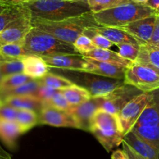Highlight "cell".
Returning a JSON list of instances; mask_svg holds the SVG:
<instances>
[{
	"label": "cell",
	"mask_w": 159,
	"mask_h": 159,
	"mask_svg": "<svg viewBox=\"0 0 159 159\" xmlns=\"http://www.w3.org/2000/svg\"><path fill=\"white\" fill-rule=\"evenodd\" d=\"M31 19L59 21L91 12L88 0H32L22 4Z\"/></svg>",
	"instance_id": "1"
},
{
	"label": "cell",
	"mask_w": 159,
	"mask_h": 159,
	"mask_svg": "<svg viewBox=\"0 0 159 159\" xmlns=\"http://www.w3.org/2000/svg\"><path fill=\"white\" fill-rule=\"evenodd\" d=\"M31 24L32 27L70 44L74 43L75 41L80 35L84 34L88 29L99 26L92 12L59 21L31 19Z\"/></svg>",
	"instance_id": "2"
},
{
	"label": "cell",
	"mask_w": 159,
	"mask_h": 159,
	"mask_svg": "<svg viewBox=\"0 0 159 159\" xmlns=\"http://www.w3.org/2000/svg\"><path fill=\"white\" fill-rule=\"evenodd\" d=\"M23 47L28 55L40 57L57 55H80L73 44L63 42L34 27L26 36Z\"/></svg>",
	"instance_id": "3"
},
{
	"label": "cell",
	"mask_w": 159,
	"mask_h": 159,
	"mask_svg": "<svg viewBox=\"0 0 159 159\" xmlns=\"http://www.w3.org/2000/svg\"><path fill=\"white\" fill-rule=\"evenodd\" d=\"M157 13L145 5L129 2L103 11L93 13L98 24L103 27H119Z\"/></svg>",
	"instance_id": "4"
},
{
	"label": "cell",
	"mask_w": 159,
	"mask_h": 159,
	"mask_svg": "<svg viewBox=\"0 0 159 159\" xmlns=\"http://www.w3.org/2000/svg\"><path fill=\"white\" fill-rule=\"evenodd\" d=\"M90 131L108 152L122 144L124 138L117 115L101 108L93 115Z\"/></svg>",
	"instance_id": "5"
},
{
	"label": "cell",
	"mask_w": 159,
	"mask_h": 159,
	"mask_svg": "<svg viewBox=\"0 0 159 159\" xmlns=\"http://www.w3.org/2000/svg\"><path fill=\"white\" fill-rule=\"evenodd\" d=\"M60 73L73 84L88 90L92 98L103 97L124 84V80L105 77L86 72L60 70Z\"/></svg>",
	"instance_id": "6"
},
{
	"label": "cell",
	"mask_w": 159,
	"mask_h": 159,
	"mask_svg": "<svg viewBox=\"0 0 159 159\" xmlns=\"http://www.w3.org/2000/svg\"><path fill=\"white\" fill-rule=\"evenodd\" d=\"M124 84L134 86L141 92H154L159 90V71L148 66L134 62L126 69Z\"/></svg>",
	"instance_id": "7"
},
{
	"label": "cell",
	"mask_w": 159,
	"mask_h": 159,
	"mask_svg": "<svg viewBox=\"0 0 159 159\" xmlns=\"http://www.w3.org/2000/svg\"><path fill=\"white\" fill-rule=\"evenodd\" d=\"M154 96V92H142L124 105L117 116L123 136L130 132L139 117Z\"/></svg>",
	"instance_id": "8"
},
{
	"label": "cell",
	"mask_w": 159,
	"mask_h": 159,
	"mask_svg": "<svg viewBox=\"0 0 159 159\" xmlns=\"http://www.w3.org/2000/svg\"><path fill=\"white\" fill-rule=\"evenodd\" d=\"M140 93H142L141 91L134 86L124 84L102 97L101 108L111 114L118 115L127 102Z\"/></svg>",
	"instance_id": "9"
},
{
	"label": "cell",
	"mask_w": 159,
	"mask_h": 159,
	"mask_svg": "<svg viewBox=\"0 0 159 159\" xmlns=\"http://www.w3.org/2000/svg\"><path fill=\"white\" fill-rule=\"evenodd\" d=\"M38 123L56 127L79 129L77 122L70 111H62L47 104H43L39 111Z\"/></svg>",
	"instance_id": "10"
},
{
	"label": "cell",
	"mask_w": 159,
	"mask_h": 159,
	"mask_svg": "<svg viewBox=\"0 0 159 159\" xmlns=\"http://www.w3.org/2000/svg\"><path fill=\"white\" fill-rule=\"evenodd\" d=\"M32 28L30 13L15 20L0 32V47L7 44H22Z\"/></svg>",
	"instance_id": "11"
},
{
	"label": "cell",
	"mask_w": 159,
	"mask_h": 159,
	"mask_svg": "<svg viewBox=\"0 0 159 159\" xmlns=\"http://www.w3.org/2000/svg\"><path fill=\"white\" fill-rule=\"evenodd\" d=\"M156 15L138 20L125 26L119 27V28L127 32L135 38L140 45H148L154 33Z\"/></svg>",
	"instance_id": "12"
},
{
	"label": "cell",
	"mask_w": 159,
	"mask_h": 159,
	"mask_svg": "<svg viewBox=\"0 0 159 159\" xmlns=\"http://www.w3.org/2000/svg\"><path fill=\"white\" fill-rule=\"evenodd\" d=\"M49 68L58 70H75L84 72L88 67L89 62L81 55H57L42 56Z\"/></svg>",
	"instance_id": "13"
},
{
	"label": "cell",
	"mask_w": 159,
	"mask_h": 159,
	"mask_svg": "<svg viewBox=\"0 0 159 159\" xmlns=\"http://www.w3.org/2000/svg\"><path fill=\"white\" fill-rule=\"evenodd\" d=\"M102 102V97L91 98L89 101L81 105L72 107L70 111L76 119L80 129L90 131L93 115L101 108Z\"/></svg>",
	"instance_id": "14"
},
{
	"label": "cell",
	"mask_w": 159,
	"mask_h": 159,
	"mask_svg": "<svg viewBox=\"0 0 159 159\" xmlns=\"http://www.w3.org/2000/svg\"><path fill=\"white\" fill-rule=\"evenodd\" d=\"M84 59L89 62V65L84 72L105 76V77L124 80L125 73L127 68L120 66L113 65L108 62H101L91 58L84 57Z\"/></svg>",
	"instance_id": "15"
},
{
	"label": "cell",
	"mask_w": 159,
	"mask_h": 159,
	"mask_svg": "<svg viewBox=\"0 0 159 159\" xmlns=\"http://www.w3.org/2000/svg\"><path fill=\"white\" fill-rule=\"evenodd\" d=\"M123 140L134 150L145 159H159V150L147 143L134 134L133 131L124 136Z\"/></svg>",
	"instance_id": "16"
},
{
	"label": "cell",
	"mask_w": 159,
	"mask_h": 159,
	"mask_svg": "<svg viewBox=\"0 0 159 159\" xmlns=\"http://www.w3.org/2000/svg\"><path fill=\"white\" fill-rule=\"evenodd\" d=\"M22 62L23 73L31 79H40L49 72L50 68L40 56L27 55L22 58Z\"/></svg>",
	"instance_id": "17"
},
{
	"label": "cell",
	"mask_w": 159,
	"mask_h": 159,
	"mask_svg": "<svg viewBox=\"0 0 159 159\" xmlns=\"http://www.w3.org/2000/svg\"><path fill=\"white\" fill-rule=\"evenodd\" d=\"M93 30L99 34L102 35L114 45L122 43H129L133 45H140L139 42L134 38H133L127 32L124 31L119 27H103V26H97L92 27Z\"/></svg>",
	"instance_id": "18"
},
{
	"label": "cell",
	"mask_w": 159,
	"mask_h": 159,
	"mask_svg": "<svg viewBox=\"0 0 159 159\" xmlns=\"http://www.w3.org/2000/svg\"><path fill=\"white\" fill-rule=\"evenodd\" d=\"M83 56L84 57L91 58V59H95L98 61H101V62L120 66H123L125 68H129L134 64V62L124 59L118 52H113L110 49L95 48L92 51L84 55Z\"/></svg>",
	"instance_id": "19"
},
{
	"label": "cell",
	"mask_w": 159,
	"mask_h": 159,
	"mask_svg": "<svg viewBox=\"0 0 159 159\" xmlns=\"http://www.w3.org/2000/svg\"><path fill=\"white\" fill-rule=\"evenodd\" d=\"M159 126V93H157V91L154 92L152 99L144 108L134 126Z\"/></svg>",
	"instance_id": "20"
},
{
	"label": "cell",
	"mask_w": 159,
	"mask_h": 159,
	"mask_svg": "<svg viewBox=\"0 0 159 159\" xmlns=\"http://www.w3.org/2000/svg\"><path fill=\"white\" fill-rule=\"evenodd\" d=\"M2 102L16 110L30 109L35 111H40L43 105V103L34 95L13 96L7 98Z\"/></svg>",
	"instance_id": "21"
},
{
	"label": "cell",
	"mask_w": 159,
	"mask_h": 159,
	"mask_svg": "<svg viewBox=\"0 0 159 159\" xmlns=\"http://www.w3.org/2000/svg\"><path fill=\"white\" fill-rule=\"evenodd\" d=\"M134 62L148 66L159 71V47L150 45H140L138 56Z\"/></svg>",
	"instance_id": "22"
},
{
	"label": "cell",
	"mask_w": 159,
	"mask_h": 159,
	"mask_svg": "<svg viewBox=\"0 0 159 159\" xmlns=\"http://www.w3.org/2000/svg\"><path fill=\"white\" fill-rule=\"evenodd\" d=\"M61 92L72 107L78 106L92 98L88 90L75 84L69 88L61 90Z\"/></svg>",
	"instance_id": "23"
},
{
	"label": "cell",
	"mask_w": 159,
	"mask_h": 159,
	"mask_svg": "<svg viewBox=\"0 0 159 159\" xmlns=\"http://www.w3.org/2000/svg\"><path fill=\"white\" fill-rule=\"evenodd\" d=\"M22 134L16 121L0 119V138L10 148H13L16 139Z\"/></svg>",
	"instance_id": "24"
},
{
	"label": "cell",
	"mask_w": 159,
	"mask_h": 159,
	"mask_svg": "<svg viewBox=\"0 0 159 159\" xmlns=\"http://www.w3.org/2000/svg\"><path fill=\"white\" fill-rule=\"evenodd\" d=\"M28 13V10L22 4L12 5L1 12L0 13V32L2 31L6 27L10 25L15 20Z\"/></svg>",
	"instance_id": "25"
},
{
	"label": "cell",
	"mask_w": 159,
	"mask_h": 159,
	"mask_svg": "<svg viewBox=\"0 0 159 159\" xmlns=\"http://www.w3.org/2000/svg\"><path fill=\"white\" fill-rule=\"evenodd\" d=\"M40 86L41 84L38 79H32L30 81L17 88L0 91V102H2L7 98L13 97V96L34 95Z\"/></svg>",
	"instance_id": "26"
},
{
	"label": "cell",
	"mask_w": 159,
	"mask_h": 159,
	"mask_svg": "<svg viewBox=\"0 0 159 159\" xmlns=\"http://www.w3.org/2000/svg\"><path fill=\"white\" fill-rule=\"evenodd\" d=\"M16 123L19 126L22 134L36 126L38 123V115L34 110L20 109L16 111Z\"/></svg>",
	"instance_id": "27"
},
{
	"label": "cell",
	"mask_w": 159,
	"mask_h": 159,
	"mask_svg": "<svg viewBox=\"0 0 159 159\" xmlns=\"http://www.w3.org/2000/svg\"><path fill=\"white\" fill-rule=\"evenodd\" d=\"M38 80L41 85L49 87L56 91H61L74 84L71 80L67 79L65 76L55 74L54 73H50V72H48L43 77L38 79Z\"/></svg>",
	"instance_id": "28"
},
{
	"label": "cell",
	"mask_w": 159,
	"mask_h": 159,
	"mask_svg": "<svg viewBox=\"0 0 159 159\" xmlns=\"http://www.w3.org/2000/svg\"><path fill=\"white\" fill-rule=\"evenodd\" d=\"M131 131L147 143L159 150V126H134Z\"/></svg>",
	"instance_id": "29"
},
{
	"label": "cell",
	"mask_w": 159,
	"mask_h": 159,
	"mask_svg": "<svg viewBox=\"0 0 159 159\" xmlns=\"http://www.w3.org/2000/svg\"><path fill=\"white\" fill-rule=\"evenodd\" d=\"M31 80V78L24 74V73L4 76L2 83L0 84V91L13 89V88L24 84Z\"/></svg>",
	"instance_id": "30"
},
{
	"label": "cell",
	"mask_w": 159,
	"mask_h": 159,
	"mask_svg": "<svg viewBox=\"0 0 159 159\" xmlns=\"http://www.w3.org/2000/svg\"><path fill=\"white\" fill-rule=\"evenodd\" d=\"M0 55L13 59H22L28 54L24 48L22 44L13 43L7 44L0 47Z\"/></svg>",
	"instance_id": "31"
},
{
	"label": "cell",
	"mask_w": 159,
	"mask_h": 159,
	"mask_svg": "<svg viewBox=\"0 0 159 159\" xmlns=\"http://www.w3.org/2000/svg\"><path fill=\"white\" fill-rule=\"evenodd\" d=\"M88 2L92 13H98L126 3L122 0H88Z\"/></svg>",
	"instance_id": "32"
},
{
	"label": "cell",
	"mask_w": 159,
	"mask_h": 159,
	"mask_svg": "<svg viewBox=\"0 0 159 159\" xmlns=\"http://www.w3.org/2000/svg\"><path fill=\"white\" fill-rule=\"evenodd\" d=\"M116 46L119 48V54L124 59L135 62L140 51V45L129 43L118 44Z\"/></svg>",
	"instance_id": "33"
},
{
	"label": "cell",
	"mask_w": 159,
	"mask_h": 159,
	"mask_svg": "<svg viewBox=\"0 0 159 159\" xmlns=\"http://www.w3.org/2000/svg\"><path fill=\"white\" fill-rule=\"evenodd\" d=\"M91 28L92 27L88 29L84 32V34L87 35V36L91 38V42L94 44L95 48H103V49H109L111 47H112V45H114L112 42H110L109 40H108L106 38L102 36V35L94 32Z\"/></svg>",
	"instance_id": "34"
},
{
	"label": "cell",
	"mask_w": 159,
	"mask_h": 159,
	"mask_svg": "<svg viewBox=\"0 0 159 159\" xmlns=\"http://www.w3.org/2000/svg\"><path fill=\"white\" fill-rule=\"evenodd\" d=\"M43 104H47V105H51V106L54 107L57 109L62 110V111H70L72 108V106L67 102L66 98L63 95V94L61 92V91H56L48 102Z\"/></svg>",
	"instance_id": "35"
},
{
	"label": "cell",
	"mask_w": 159,
	"mask_h": 159,
	"mask_svg": "<svg viewBox=\"0 0 159 159\" xmlns=\"http://www.w3.org/2000/svg\"><path fill=\"white\" fill-rule=\"evenodd\" d=\"M76 51L81 55L87 54L95 48V46L91 42V38L85 34H82L77 38L73 44Z\"/></svg>",
	"instance_id": "36"
},
{
	"label": "cell",
	"mask_w": 159,
	"mask_h": 159,
	"mask_svg": "<svg viewBox=\"0 0 159 159\" xmlns=\"http://www.w3.org/2000/svg\"><path fill=\"white\" fill-rule=\"evenodd\" d=\"M16 111L17 110L7 105L4 102H0V119L15 121Z\"/></svg>",
	"instance_id": "37"
},
{
	"label": "cell",
	"mask_w": 159,
	"mask_h": 159,
	"mask_svg": "<svg viewBox=\"0 0 159 159\" xmlns=\"http://www.w3.org/2000/svg\"><path fill=\"white\" fill-rule=\"evenodd\" d=\"M56 91V90L52 89L49 87L41 85L34 94V96H36L42 103H45L51 99Z\"/></svg>",
	"instance_id": "38"
},
{
	"label": "cell",
	"mask_w": 159,
	"mask_h": 159,
	"mask_svg": "<svg viewBox=\"0 0 159 159\" xmlns=\"http://www.w3.org/2000/svg\"><path fill=\"white\" fill-rule=\"evenodd\" d=\"M153 46L159 47V15H156L155 26H154V33H153L152 38H151V42L148 44Z\"/></svg>",
	"instance_id": "39"
},
{
	"label": "cell",
	"mask_w": 159,
	"mask_h": 159,
	"mask_svg": "<svg viewBox=\"0 0 159 159\" xmlns=\"http://www.w3.org/2000/svg\"><path fill=\"white\" fill-rule=\"evenodd\" d=\"M122 144H123V151L126 153V156L128 157V159H145L143 157H141L140 154H137V152H135L124 140L123 141Z\"/></svg>",
	"instance_id": "40"
},
{
	"label": "cell",
	"mask_w": 159,
	"mask_h": 159,
	"mask_svg": "<svg viewBox=\"0 0 159 159\" xmlns=\"http://www.w3.org/2000/svg\"><path fill=\"white\" fill-rule=\"evenodd\" d=\"M145 6L151 8L159 15V0H149Z\"/></svg>",
	"instance_id": "41"
},
{
	"label": "cell",
	"mask_w": 159,
	"mask_h": 159,
	"mask_svg": "<svg viewBox=\"0 0 159 159\" xmlns=\"http://www.w3.org/2000/svg\"><path fill=\"white\" fill-rule=\"evenodd\" d=\"M111 159H128L126 153L123 151V150H116L111 154Z\"/></svg>",
	"instance_id": "42"
},
{
	"label": "cell",
	"mask_w": 159,
	"mask_h": 159,
	"mask_svg": "<svg viewBox=\"0 0 159 159\" xmlns=\"http://www.w3.org/2000/svg\"><path fill=\"white\" fill-rule=\"evenodd\" d=\"M0 157H7V158H12V156L8 151H6L3 148H2V144L0 143Z\"/></svg>",
	"instance_id": "43"
},
{
	"label": "cell",
	"mask_w": 159,
	"mask_h": 159,
	"mask_svg": "<svg viewBox=\"0 0 159 159\" xmlns=\"http://www.w3.org/2000/svg\"><path fill=\"white\" fill-rule=\"evenodd\" d=\"M10 6H12L11 4H9L3 2H0V13L3 11V10H5L6 9H7L8 7H10Z\"/></svg>",
	"instance_id": "44"
},
{
	"label": "cell",
	"mask_w": 159,
	"mask_h": 159,
	"mask_svg": "<svg viewBox=\"0 0 159 159\" xmlns=\"http://www.w3.org/2000/svg\"><path fill=\"white\" fill-rule=\"evenodd\" d=\"M148 1L149 0H132V2L137 4H140V5H146Z\"/></svg>",
	"instance_id": "45"
},
{
	"label": "cell",
	"mask_w": 159,
	"mask_h": 159,
	"mask_svg": "<svg viewBox=\"0 0 159 159\" xmlns=\"http://www.w3.org/2000/svg\"><path fill=\"white\" fill-rule=\"evenodd\" d=\"M0 2H7V3L11 4V5H17V3L15 2V0H0Z\"/></svg>",
	"instance_id": "46"
},
{
	"label": "cell",
	"mask_w": 159,
	"mask_h": 159,
	"mask_svg": "<svg viewBox=\"0 0 159 159\" xmlns=\"http://www.w3.org/2000/svg\"><path fill=\"white\" fill-rule=\"evenodd\" d=\"M30 1H32V0H15V2H16L17 4L27 3V2H30Z\"/></svg>",
	"instance_id": "47"
},
{
	"label": "cell",
	"mask_w": 159,
	"mask_h": 159,
	"mask_svg": "<svg viewBox=\"0 0 159 159\" xmlns=\"http://www.w3.org/2000/svg\"><path fill=\"white\" fill-rule=\"evenodd\" d=\"M2 79H3V76H2V75L1 74V73H0V84H1V83H2Z\"/></svg>",
	"instance_id": "48"
},
{
	"label": "cell",
	"mask_w": 159,
	"mask_h": 159,
	"mask_svg": "<svg viewBox=\"0 0 159 159\" xmlns=\"http://www.w3.org/2000/svg\"><path fill=\"white\" fill-rule=\"evenodd\" d=\"M122 1H123V2H130V1H132V0H122Z\"/></svg>",
	"instance_id": "49"
},
{
	"label": "cell",
	"mask_w": 159,
	"mask_h": 159,
	"mask_svg": "<svg viewBox=\"0 0 159 159\" xmlns=\"http://www.w3.org/2000/svg\"><path fill=\"white\" fill-rule=\"evenodd\" d=\"M0 159H13V158H7V157H0Z\"/></svg>",
	"instance_id": "50"
}]
</instances>
